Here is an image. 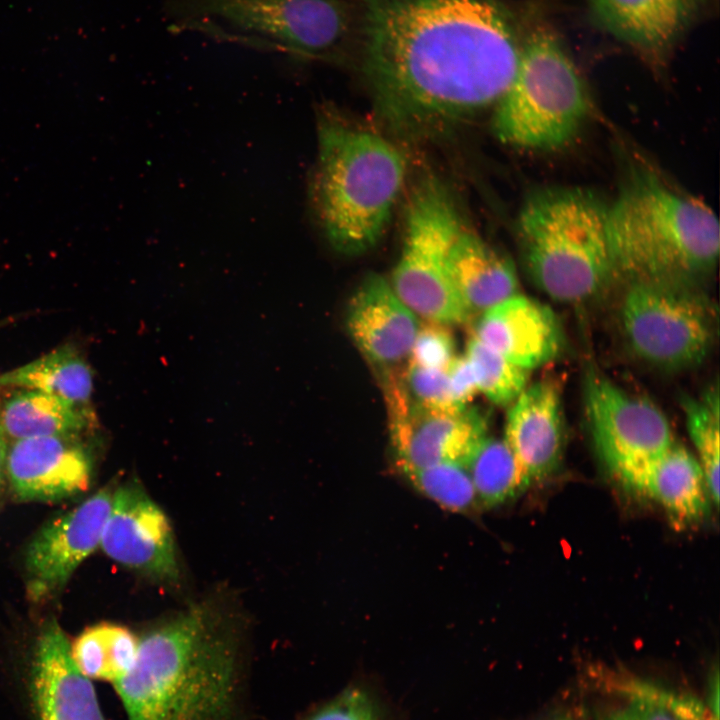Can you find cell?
Returning a JSON list of instances; mask_svg holds the SVG:
<instances>
[{"mask_svg":"<svg viewBox=\"0 0 720 720\" xmlns=\"http://www.w3.org/2000/svg\"><path fill=\"white\" fill-rule=\"evenodd\" d=\"M400 374L408 394L421 406L442 412L462 411L453 402L446 370L428 369L408 363L407 368Z\"/></svg>","mask_w":720,"mask_h":720,"instance_id":"obj_30","label":"cell"},{"mask_svg":"<svg viewBox=\"0 0 720 720\" xmlns=\"http://www.w3.org/2000/svg\"><path fill=\"white\" fill-rule=\"evenodd\" d=\"M404 237L391 280L402 302L425 321L448 326L471 314L453 284L449 256L463 226L446 187L436 178L421 179L411 190Z\"/></svg>","mask_w":720,"mask_h":720,"instance_id":"obj_8","label":"cell"},{"mask_svg":"<svg viewBox=\"0 0 720 720\" xmlns=\"http://www.w3.org/2000/svg\"><path fill=\"white\" fill-rule=\"evenodd\" d=\"M465 357L473 370L478 391L499 406H510L528 386L530 371L514 365L473 335Z\"/></svg>","mask_w":720,"mask_h":720,"instance_id":"obj_27","label":"cell"},{"mask_svg":"<svg viewBox=\"0 0 720 720\" xmlns=\"http://www.w3.org/2000/svg\"><path fill=\"white\" fill-rule=\"evenodd\" d=\"M404 476L420 493L447 510L467 512L478 506L472 480L463 464L440 463Z\"/></svg>","mask_w":720,"mask_h":720,"instance_id":"obj_28","label":"cell"},{"mask_svg":"<svg viewBox=\"0 0 720 720\" xmlns=\"http://www.w3.org/2000/svg\"><path fill=\"white\" fill-rule=\"evenodd\" d=\"M7 447H8L7 439L0 428V493L3 488L4 480L6 477L5 460H6Z\"/></svg>","mask_w":720,"mask_h":720,"instance_id":"obj_35","label":"cell"},{"mask_svg":"<svg viewBox=\"0 0 720 720\" xmlns=\"http://www.w3.org/2000/svg\"><path fill=\"white\" fill-rule=\"evenodd\" d=\"M419 325L378 274L367 276L348 304L346 326L354 344L370 363L386 370L408 359Z\"/></svg>","mask_w":720,"mask_h":720,"instance_id":"obj_17","label":"cell"},{"mask_svg":"<svg viewBox=\"0 0 720 720\" xmlns=\"http://www.w3.org/2000/svg\"><path fill=\"white\" fill-rule=\"evenodd\" d=\"M446 371L455 406L460 410L466 409L479 393L469 361L465 355L456 356Z\"/></svg>","mask_w":720,"mask_h":720,"instance_id":"obj_32","label":"cell"},{"mask_svg":"<svg viewBox=\"0 0 720 720\" xmlns=\"http://www.w3.org/2000/svg\"><path fill=\"white\" fill-rule=\"evenodd\" d=\"M113 493L102 489L69 512L43 526L25 554L32 598L61 589L76 568L100 546Z\"/></svg>","mask_w":720,"mask_h":720,"instance_id":"obj_13","label":"cell"},{"mask_svg":"<svg viewBox=\"0 0 720 720\" xmlns=\"http://www.w3.org/2000/svg\"><path fill=\"white\" fill-rule=\"evenodd\" d=\"M5 474L19 500L56 501L88 489L92 460L76 435L25 438L7 447Z\"/></svg>","mask_w":720,"mask_h":720,"instance_id":"obj_14","label":"cell"},{"mask_svg":"<svg viewBox=\"0 0 720 720\" xmlns=\"http://www.w3.org/2000/svg\"><path fill=\"white\" fill-rule=\"evenodd\" d=\"M473 336L528 371L554 360L564 341L554 311L518 293L481 313Z\"/></svg>","mask_w":720,"mask_h":720,"instance_id":"obj_18","label":"cell"},{"mask_svg":"<svg viewBox=\"0 0 720 720\" xmlns=\"http://www.w3.org/2000/svg\"><path fill=\"white\" fill-rule=\"evenodd\" d=\"M638 493L658 503L677 528L703 520L712 502L697 458L675 443L647 466Z\"/></svg>","mask_w":720,"mask_h":720,"instance_id":"obj_21","label":"cell"},{"mask_svg":"<svg viewBox=\"0 0 720 720\" xmlns=\"http://www.w3.org/2000/svg\"><path fill=\"white\" fill-rule=\"evenodd\" d=\"M699 288L667 282L629 283L619 311L625 341L642 361L681 370L701 363L717 336V313Z\"/></svg>","mask_w":720,"mask_h":720,"instance_id":"obj_9","label":"cell"},{"mask_svg":"<svg viewBox=\"0 0 720 720\" xmlns=\"http://www.w3.org/2000/svg\"><path fill=\"white\" fill-rule=\"evenodd\" d=\"M88 422L85 407L37 390L21 389L0 408V428L6 439L12 441L77 435Z\"/></svg>","mask_w":720,"mask_h":720,"instance_id":"obj_22","label":"cell"},{"mask_svg":"<svg viewBox=\"0 0 720 720\" xmlns=\"http://www.w3.org/2000/svg\"><path fill=\"white\" fill-rule=\"evenodd\" d=\"M712 0H588L591 16L655 68Z\"/></svg>","mask_w":720,"mask_h":720,"instance_id":"obj_15","label":"cell"},{"mask_svg":"<svg viewBox=\"0 0 720 720\" xmlns=\"http://www.w3.org/2000/svg\"><path fill=\"white\" fill-rule=\"evenodd\" d=\"M607 234L615 275L628 284L699 285L718 261L713 211L647 169L632 171L608 204Z\"/></svg>","mask_w":720,"mask_h":720,"instance_id":"obj_3","label":"cell"},{"mask_svg":"<svg viewBox=\"0 0 720 720\" xmlns=\"http://www.w3.org/2000/svg\"><path fill=\"white\" fill-rule=\"evenodd\" d=\"M449 269L470 314H481L518 293L511 259L464 225L451 247Z\"/></svg>","mask_w":720,"mask_h":720,"instance_id":"obj_20","label":"cell"},{"mask_svg":"<svg viewBox=\"0 0 720 720\" xmlns=\"http://www.w3.org/2000/svg\"><path fill=\"white\" fill-rule=\"evenodd\" d=\"M306 720H394L376 692L353 684L319 707Z\"/></svg>","mask_w":720,"mask_h":720,"instance_id":"obj_29","label":"cell"},{"mask_svg":"<svg viewBox=\"0 0 720 720\" xmlns=\"http://www.w3.org/2000/svg\"><path fill=\"white\" fill-rule=\"evenodd\" d=\"M522 33L499 0H365L363 71L393 130L424 138L493 108Z\"/></svg>","mask_w":720,"mask_h":720,"instance_id":"obj_1","label":"cell"},{"mask_svg":"<svg viewBox=\"0 0 720 720\" xmlns=\"http://www.w3.org/2000/svg\"><path fill=\"white\" fill-rule=\"evenodd\" d=\"M503 440L529 486L559 467L565 449L560 388L552 380L528 385L510 405Z\"/></svg>","mask_w":720,"mask_h":720,"instance_id":"obj_16","label":"cell"},{"mask_svg":"<svg viewBox=\"0 0 720 720\" xmlns=\"http://www.w3.org/2000/svg\"><path fill=\"white\" fill-rule=\"evenodd\" d=\"M383 391L392 450L403 474L440 463L465 466L488 436L480 411L470 406L459 412L425 408L410 397L398 372L385 371Z\"/></svg>","mask_w":720,"mask_h":720,"instance_id":"obj_11","label":"cell"},{"mask_svg":"<svg viewBox=\"0 0 720 720\" xmlns=\"http://www.w3.org/2000/svg\"><path fill=\"white\" fill-rule=\"evenodd\" d=\"M100 547L114 561L152 578H178L170 523L136 480L113 493Z\"/></svg>","mask_w":720,"mask_h":720,"instance_id":"obj_12","label":"cell"},{"mask_svg":"<svg viewBox=\"0 0 720 720\" xmlns=\"http://www.w3.org/2000/svg\"><path fill=\"white\" fill-rule=\"evenodd\" d=\"M711 713L719 718V675L718 669L715 670L714 674L710 679L708 703L706 704Z\"/></svg>","mask_w":720,"mask_h":720,"instance_id":"obj_34","label":"cell"},{"mask_svg":"<svg viewBox=\"0 0 720 720\" xmlns=\"http://www.w3.org/2000/svg\"><path fill=\"white\" fill-rule=\"evenodd\" d=\"M0 387L37 390L84 407L92 393V373L80 353L65 345L1 374Z\"/></svg>","mask_w":720,"mask_h":720,"instance_id":"obj_23","label":"cell"},{"mask_svg":"<svg viewBox=\"0 0 720 720\" xmlns=\"http://www.w3.org/2000/svg\"><path fill=\"white\" fill-rule=\"evenodd\" d=\"M237 642L208 607H193L139 639L114 683L128 720H228L237 691Z\"/></svg>","mask_w":720,"mask_h":720,"instance_id":"obj_2","label":"cell"},{"mask_svg":"<svg viewBox=\"0 0 720 720\" xmlns=\"http://www.w3.org/2000/svg\"><path fill=\"white\" fill-rule=\"evenodd\" d=\"M478 506L494 507L527 487L517 462L503 439L486 436L465 463Z\"/></svg>","mask_w":720,"mask_h":720,"instance_id":"obj_25","label":"cell"},{"mask_svg":"<svg viewBox=\"0 0 720 720\" xmlns=\"http://www.w3.org/2000/svg\"><path fill=\"white\" fill-rule=\"evenodd\" d=\"M550 720H573V719L568 715H558V716L553 717Z\"/></svg>","mask_w":720,"mask_h":720,"instance_id":"obj_36","label":"cell"},{"mask_svg":"<svg viewBox=\"0 0 720 720\" xmlns=\"http://www.w3.org/2000/svg\"><path fill=\"white\" fill-rule=\"evenodd\" d=\"M700 720H719V718L714 716L712 713H709L708 715H706L704 718H702Z\"/></svg>","mask_w":720,"mask_h":720,"instance_id":"obj_37","label":"cell"},{"mask_svg":"<svg viewBox=\"0 0 720 720\" xmlns=\"http://www.w3.org/2000/svg\"><path fill=\"white\" fill-rule=\"evenodd\" d=\"M685 423L712 502L719 503L720 400L718 387L682 400Z\"/></svg>","mask_w":720,"mask_h":720,"instance_id":"obj_26","label":"cell"},{"mask_svg":"<svg viewBox=\"0 0 720 720\" xmlns=\"http://www.w3.org/2000/svg\"><path fill=\"white\" fill-rule=\"evenodd\" d=\"M168 15L181 30L317 59L342 57L357 33L345 0H172Z\"/></svg>","mask_w":720,"mask_h":720,"instance_id":"obj_7","label":"cell"},{"mask_svg":"<svg viewBox=\"0 0 720 720\" xmlns=\"http://www.w3.org/2000/svg\"><path fill=\"white\" fill-rule=\"evenodd\" d=\"M608 204L580 187H543L521 205L516 232L532 282L554 300L580 303L616 277L607 234Z\"/></svg>","mask_w":720,"mask_h":720,"instance_id":"obj_5","label":"cell"},{"mask_svg":"<svg viewBox=\"0 0 720 720\" xmlns=\"http://www.w3.org/2000/svg\"><path fill=\"white\" fill-rule=\"evenodd\" d=\"M584 403L595 449L611 475L638 492L647 466L674 444L669 422L650 401L591 373Z\"/></svg>","mask_w":720,"mask_h":720,"instance_id":"obj_10","label":"cell"},{"mask_svg":"<svg viewBox=\"0 0 720 720\" xmlns=\"http://www.w3.org/2000/svg\"><path fill=\"white\" fill-rule=\"evenodd\" d=\"M590 111L586 84L556 34L544 25L529 29L512 82L493 107L495 137L518 149L556 151L574 140Z\"/></svg>","mask_w":720,"mask_h":720,"instance_id":"obj_6","label":"cell"},{"mask_svg":"<svg viewBox=\"0 0 720 720\" xmlns=\"http://www.w3.org/2000/svg\"><path fill=\"white\" fill-rule=\"evenodd\" d=\"M456 356V342L450 326L425 321L419 325L408 363L428 369L446 370Z\"/></svg>","mask_w":720,"mask_h":720,"instance_id":"obj_31","label":"cell"},{"mask_svg":"<svg viewBox=\"0 0 720 720\" xmlns=\"http://www.w3.org/2000/svg\"><path fill=\"white\" fill-rule=\"evenodd\" d=\"M90 680L76 667L58 622L50 620L38 637L32 667L37 719L105 720Z\"/></svg>","mask_w":720,"mask_h":720,"instance_id":"obj_19","label":"cell"},{"mask_svg":"<svg viewBox=\"0 0 720 720\" xmlns=\"http://www.w3.org/2000/svg\"><path fill=\"white\" fill-rule=\"evenodd\" d=\"M625 699L624 704L604 713L599 720H678L668 709L654 702Z\"/></svg>","mask_w":720,"mask_h":720,"instance_id":"obj_33","label":"cell"},{"mask_svg":"<svg viewBox=\"0 0 720 720\" xmlns=\"http://www.w3.org/2000/svg\"><path fill=\"white\" fill-rule=\"evenodd\" d=\"M139 639L126 627L99 623L86 628L70 645L80 672L89 679L115 683L132 667Z\"/></svg>","mask_w":720,"mask_h":720,"instance_id":"obj_24","label":"cell"},{"mask_svg":"<svg viewBox=\"0 0 720 720\" xmlns=\"http://www.w3.org/2000/svg\"><path fill=\"white\" fill-rule=\"evenodd\" d=\"M405 174V157L389 139L346 120L322 121L314 193L336 251L360 255L379 242Z\"/></svg>","mask_w":720,"mask_h":720,"instance_id":"obj_4","label":"cell"}]
</instances>
